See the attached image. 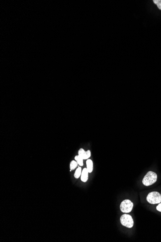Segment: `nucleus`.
Here are the masks:
<instances>
[{
	"mask_svg": "<svg viewBox=\"0 0 161 242\" xmlns=\"http://www.w3.org/2000/svg\"><path fill=\"white\" fill-rule=\"evenodd\" d=\"M157 180V175L153 172H148L143 178L142 183L146 186H149L155 183Z\"/></svg>",
	"mask_w": 161,
	"mask_h": 242,
	"instance_id": "1",
	"label": "nucleus"
},
{
	"mask_svg": "<svg viewBox=\"0 0 161 242\" xmlns=\"http://www.w3.org/2000/svg\"><path fill=\"white\" fill-rule=\"evenodd\" d=\"M147 200L151 204H157L161 202V195L157 191L149 193L147 197Z\"/></svg>",
	"mask_w": 161,
	"mask_h": 242,
	"instance_id": "2",
	"label": "nucleus"
},
{
	"mask_svg": "<svg viewBox=\"0 0 161 242\" xmlns=\"http://www.w3.org/2000/svg\"><path fill=\"white\" fill-rule=\"evenodd\" d=\"M120 222L123 226L131 228L134 225V220L130 215L124 214L120 218Z\"/></svg>",
	"mask_w": 161,
	"mask_h": 242,
	"instance_id": "3",
	"label": "nucleus"
},
{
	"mask_svg": "<svg viewBox=\"0 0 161 242\" xmlns=\"http://www.w3.org/2000/svg\"><path fill=\"white\" fill-rule=\"evenodd\" d=\"M133 203L129 200H125L122 202L120 204V209L124 213L130 212L133 208Z\"/></svg>",
	"mask_w": 161,
	"mask_h": 242,
	"instance_id": "4",
	"label": "nucleus"
},
{
	"mask_svg": "<svg viewBox=\"0 0 161 242\" xmlns=\"http://www.w3.org/2000/svg\"><path fill=\"white\" fill-rule=\"evenodd\" d=\"M91 151L90 150L85 151L83 148H80L78 151V155L81 157L84 160H88L91 156Z\"/></svg>",
	"mask_w": 161,
	"mask_h": 242,
	"instance_id": "5",
	"label": "nucleus"
},
{
	"mask_svg": "<svg viewBox=\"0 0 161 242\" xmlns=\"http://www.w3.org/2000/svg\"><path fill=\"white\" fill-rule=\"evenodd\" d=\"M88 171L87 168H85L83 170L82 172L81 176V179L82 181L83 182H86L88 180Z\"/></svg>",
	"mask_w": 161,
	"mask_h": 242,
	"instance_id": "6",
	"label": "nucleus"
},
{
	"mask_svg": "<svg viewBox=\"0 0 161 242\" xmlns=\"http://www.w3.org/2000/svg\"><path fill=\"white\" fill-rule=\"evenodd\" d=\"M87 169L89 173L92 172L93 171V161L90 159H88L87 161Z\"/></svg>",
	"mask_w": 161,
	"mask_h": 242,
	"instance_id": "7",
	"label": "nucleus"
},
{
	"mask_svg": "<svg viewBox=\"0 0 161 242\" xmlns=\"http://www.w3.org/2000/svg\"><path fill=\"white\" fill-rule=\"evenodd\" d=\"M82 172V171L81 167H78L76 170L75 172L74 175L75 178L76 179L79 178L80 176H81Z\"/></svg>",
	"mask_w": 161,
	"mask_h": 242,
	"instance_id": "8",
	"label": "nucleus"
},
{
	"mask_svg": "<svg viewBox=\"0 0 161 242\" xmlns=\"http://www.w3.org/2000/svg\"><path fill=\"white\" fill-rule=\"evenodd\" d=\"M75 160H76V162L78 163V164H79L80 166H83V159L79 155L76 156L75 157Z\"/></svg>",
	"mask_w": 161,
	"mask_h": 242,
	"instance_id": "9",
	"label": "nucleus"
},
{
	"mask_svg": "<svg viewBox=\"0 0 161 242\" xmlns=\"http://www.w3.org/2000/svg\"><path fill=\"white\" fill-rule=\"evenodd\" d=\"M78 165V163L76 161H72L70 163V171H72L74 170L75 169H76Z\"/></svg>",
	"mask_w": 161,
	"mask_h": 242,
	"instance_id": "10",
	"label": "nucleus"
},
{
	"mask_svg": "<svg viewBox=\"0 0 161 242\" xmlns=\"http://www.w3.org/2000/svg\"><path fill=\"white\" fill-rule=\"evenodd\" d=\"M154 3L156 4L158 8L161 10V0H153Z\"/></svg>",
	"mask_w": 161,
	"mask_h": 242,
	"instance_id": "11",
	"label": "nucleus"
},
{
	"mask_svg": "<svg viewBox=\"0 0 161 242\" xmlns=\"http://www.w3.org/2000/svg\"><path fill=\"white\" fill-rule=\"evenodd\" d=\"M156 209L158 211L161 212V203H160L158 206L156 207Z\"/></svg>",
	"mask_w": 161,
	"mask_h": 242,
	"instance_id": "12",
	"label": "nucleus"
}]
</instances>
